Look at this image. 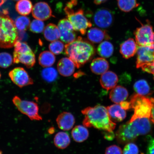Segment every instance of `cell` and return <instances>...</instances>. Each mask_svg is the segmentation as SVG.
Listing matches in <instances>:
<instances>
[{"instance_id": "7402d4cb", "label": "cell", "mask_w": 154, "mask_h": 154, "mask_svg": "<svg viewBox=\"0 0 154 154\" xmlns=\"http://www.w3.org/2000/svg\"><path fill=\"white\" fill-rule=\"evenodd\" d=\"M109 68L108 62L103 57L96 58L90 64L91 72L96 75H102L106 72Z\"/></svg>"}, {"instance_id": "7dc6e473", "label": "cell", "mask_w": 154, "mask_h": 154, "mask_svg": "<svg viewBox=\"0 0 154 154\" xmlns=\"http://www.w3.org/2000/svg\"><path fill=\"white\" fill-rule=\"evenodd\" d=\"M0 154H3L2 152L0 150Z\"/></svg>"}, {"instance_id": "ba28073f", "label": "cell", "mask_w": 154, "mask_h": 154, "mask_svg": "<svg viewBox=\"0 0 154 154\" xmlns=\"http://www.w3.org/2000/svg\"><path fill=\"white\" fill-rule=\"evenodd\" d=\"M136 42L138 46H147L154 43V32L149 21L142 24L134 32Z\"/></svg>"}, {"instance_id": "ffe728a7", "label": "cell", "mask_w": 154, "mask_h": 154, "mask_svg": "<svg viewBox=\"0 0 154 154\" xmlns=\"http://www.w3.org/2000/svg\"><path fill=\"white\" fill-rule=\"evenodd\" d=\"M87 36L90 42L95 44L101 43L104 40L110 38L106 30L96 28L90 29L88 32Z\"/></svg>"}, {"instance_id": "1f68e13d", "label": "cell", "mask_w": 154, "mask_h": 154, "mask_svg": "<svg viewBox=\"0 0 154 154\" xmlns=\"http://www.w3.org/2000/svg\"><path fill=\"white\" fill-rule=\"evenodd\" d=\"M14 24L17 29L19 32L25 31L29 27L30 21L28 17L19 16L15 19Z\"/></svg>"}, {"instance_id": "5b68a950", "label": "cell", "mask_w": 154, "mask_h": 154, "mask_svg": "<svg viewBox=\"0 0 154 154\" xmlns=\"http://www.w3.org/2000/svg\"><path fill=\"white\" fill-rule=\"evenodd\" d=\"M64 11L67 19L72 24L74 30L80 32L84 35L86 34L87 29L92 26L91 23L85 15L82 9H80L75 11L72 8L66 6Z\"/></svg>"}, {"instance_id": "9c48e42d", "label": "cell", "mask_w": 154, "mask_h": 154, "mask_svg": "<svg viewBox=\"0 0 154 154\" xmlns=\"http://www.w3.org/2000/svg\"><path fill=\"white\" fill-rule=\"evenodd\" d=\"M136 61V67L141 68L144 65L154 61V43L145 46H138Z\"/></svg>"}, {"instance_id": "8d00e7d4", "label": "cell", "mask_w": 154, "mask_h": 154, "mask_svg": "<svg viewBox=\"0 0 154 154\" xmlns=\"http://www.w3.org/2000/svg\"><path fill=\"white\" fill-rule=\"evenodd\" d=\"M139 149L137 146L132 142L126 144L123 150V154H138Z\"/></svg>"}, {"instance_id": "4fadbf2b", "label": "cell", "mask_w": 154, "mask_h": 154, "mask_svg": "<svg viewBox=\"0 0 154 154\" xmlns=\"http://www.w3.org/2000/svg\"><path fill=\"white\" fill-rule=\"evenodd\" d=\"M34 18L42 21L48 20L53 16L51 7L45 2H39L34 5L32 10Z\"/></svg>"}, {"instance_id": "ac0fdd59", "label": "cell", "mask_w": 154, "mask_h": 154, "mask_svg": "<svg viewBox=\"0 0 154 154\" xmlns=\"http://www.w3.org/2000/svg\"><path fill=\"white\" fill-rule=\"evenodd\" d=\"M118 81V77L116 74L111 71H107L102 74L100 83L102 88L108 91L115 87Z\"/></svg>"}, {"instance_id": "83f0119b", "label": "cell", "mask_w": 154, "mask_h": 154, "mask_svg": "<svg viewBox=\"0 0 154 154\" xmlns=\"http://www.w3.org/2000/svg\"><path fill=\"white\" fill-rule=\"evenodd\" d=\"M113 51L114 47L112 44L107 41L102 42L97 48L98 54L106 58L111 57L113 54Z\"/></svg>"}, {"instance_id": "d6a6232c", "label": "cell", "mask_w": 154, "mask_h": 154, "mask_svg": "<svg viewBox=\"0 0 154 154\" xmlns=\"http://www.w3.org/2000/svg\"><path fill=\"white\" fill-rule=\"evenodd\" d=\"M64 49V44L59 40L52 42L49 45L50 51L55 55L60 54L62 53Z\"/></svg>"}, {"instance_id": "f6af8a7d", "label": "cell", "mask_w": 154, "mask_h": 154, "mask_svg": "<svg viewBox=\"0 0 154 154\" xmlns=\"http://www.w3.org/2000/svg\"><path fill=\"white\" fill-rule=\"evenodd\" d=\"M7 0H0V5L1 6L3 5V4Z\"/></svg>"}, {"instance_id": "6da1fadb", "label": "cell", "mask_w": 154, "mask_h": 154, "mask_svg": "<svg viewBox=\"0 0 154 154\" xmlns=\"http://www.w3.org/2000/svg\"><path fill=\"white\" fill-rule=\"evenodd\" d=\"M82 112L85 116L83 124L87 128H93L100 130L111 132L115 129L116 124L111 120L107 108L97 105L88 107Z\"/></svg>"}, {"instance_id": "52a82bcc", "label": "cell", "mask_w": 154, "mask_h": 154, "mask_svg": "<svg viewBox=\"0 0 154 154\" xmlns=\"http://www.w3.org/2000/svg\"><path fill=\"white\" fill-rule=\"evenodd\" d=\"M139 136L137 128L133 122L130 121L120 125L115 134L117 141L121 144L134 142Z\"/></svg>"}, {"instance_id": "30bf717a", "label": "cell", "mask_w": 154, "mask_h": 154, "mask_svg": "<svg viewBox=\"0 0 154 154\" xmlns=\"http://www.w3.org/2000/svg\"><path fill=\"white\" fill-rule=\"evenodd\" d=\"M60 38L63 42L68 44L76 40V35L71 23L67 19H61L58 24Z\"/></svg>"}, {"instance_id": "4316f807", "label": "cell", "mask_w": 154, "mask_h": 154, "mask_svg": "<svg viewBox=\"0 0 154 154\" xmlns=\"http://www.w3.org/2000/svg\"><path fill=\"white\" fill-rule=\"evenodd\" d=\"M55 55L51 52L44 51L40 54L38 57V62L41 66L44 67L52 66L55 62Z\"/></svg>"}, {"instance_id": "d6986e66", "label": "cell", "mask_w": 154, "mask_h": 154, "mask_svg": "<svg viewBox=\"0 0 154 154\" xmlns=\"http://www.w3.org/2000/svg\"><path fill=\"white\" fill-rule=\"evenodd\" d=\"M109 118L112 122H118L124 120L126 117V111L120 104H116L107 107Z\"/></svg>"}, {"instance_id": "bcb514c9", "label": "cell", "mask_w": 154, "mask_h": 154, "mask_svg": "<svg viewBox=\"0 0 154 154\" xmlns=\"http://www.w3.org/2000/svg\"><path fill=\"white\" fill-rule=\"evenodd\" d=\"M150 64H151L152 66L153 67V68L154 69V61L153 63H150Z\"/></svg>"}, {"instance_id": "f35d334b", "label": "cell", "mask_w": 154, "mask_h": 154, "mask_svg": "<svg viewBox=\"0 0 154 154\" xmlns=\"http://www.w3.org/2000/svg\"><path fill=\"white\" fill-rule=\"evenodd\" d=\"M147 154H154V138L150 141L147 149Z\"/></svg>"}, {"instance_id": "603a6c76", "label": "cell", "mask_w": 154, "mask_h": 154, "mask_svg": "<svg viewBox=\"0 0 154 154\" xmlns=\"http://www.w3.org/2000/svg\"><path fill=\"white\" fill-rule=\"evenodd\" d=\"M72 135L75 141L81 143L88 139L89 136V132L85 127L78 125L73 129Z\"/></svg>"}, {"instance_id": "8fae6325", "label": "cell", "mask_w": 154, "mask_h": 154, "mask_svg": "<svg viewBox=\"0 0 154 154\" xmlns=\"http://www.w3.org/2000/svg\"><path fill=\"white\" fill-rule=\"evenodd\" d=\"M114 17L109 9L105 8L98 9L94 14L93 21L96 26L101 28H107L113 23Z\"/></svg>"}, {"instance_id": "8992f818", "label": "cell", "mask_w": 154, "mask_h": 154, "mask_svg": "<svg viewBox=\"0 0 154 154\" xmlns=\"http://www.w3.org/2000/svg\"><path fill=\"white\" fill-rule=\"evenodd\" d=\"M12 102L18 111L26 115L31 120H42V117L38 113L39 107L37 103L33 101L23 100L17 96L13 97Z\"/></svg>"}, {"instance_id": "f546056e", "label": "cell", "mask_w": 154, "mask_h": 154, "mask_svg": "<svg viewBox=\"0 0 154 154\" xmlns=\"http://www.w3.org/2000/svg\"><path fill=\"white\" fill-rule=\"evenodd\" d=\"M119 9L125 12H129L137 7L139 4L137 0H117Z\"/></svg>"}, {"instance_id": "e0dca14e", "label": "cell", "mask_w": 154, "mask_h": 154, "mask_svg": "<svg viewBox=\"0 0 154 154\" xmlns=\"http://www.w3.org/2000/svg\"><path fill=\"white\" fill-rule=\"evenodd\" d=\"M75 65L69 58L64 57L61 59L58 63L57 70L61 75L68 77L72 75L74 72Z\"/></svg>"}, {"instance_id": "60d3db41", "label": "cell", "mask_w": 154, "mask_h": 154, "mask_svg": "<svg viewBox=\"0 0 154 154\" xmlns=\"http://www.w3.org/2000/svg\"><path fill=\"white\" fill-rule=\"evenodd\" d=\"M119 104H120L121 107L125 110H128V109H131L130 102L124 101L121 102Z\"/></svg>"}, {"instance_id": "7c38bea8", "label": "cell", "mask_w": 154, "mask_h": 154, "mask_svg": "<svg viewBox=\"0 0 154 154\" xmlns=\"http://www.w3.org/2000/svg\"><path fill=\"white\" fill-rule=\"evenodd\" d=\"M9 75L12 81L20 88L33 84V81L24 68L17 67L9 72Z\"/></svg>"}, {"instance_id": "c3c4849f", "label": "cell", "mask_w": 154, "mask_h": 154, "mask_svg": "<svg viewBox=\"0 0 154 154\" xmlns=\"http://www.w3.org/2000/svg\"><path fill=\"white\" fill-rule=\"evenodd\" d=\"M13 1H19V0H13Z\"/></svg>"}, {"instance_id": "681fc988", "label": "cell", "mask_w": 154, "mask_h": 154, "mask_svg": "<svg viewBox=\"0 0 154 154\" xmlns=\"http://www.w3.org/2000/svg\"><path fill=\"white\" fill-rule=\"evenodd\" d=\"M1 73H0V79H1Z\"/></svg>"}, {"instance_id": "2e32d148", "label": "cell", "mask_w": 154, "mask_h": 154, "mask_svg": "<svg viewBox=\"0 0 154 154\" xmlns=\"http://www.w3.org/2000/svg\"><path fill=\"white\" fill-rule=\"evenodd\" d=\"M137 45L133 38H128L121 44L120 53L125 59H129L134 57L137 52Z\"/></svg>"}, {"instance_id": "d4e9b609", "label": "cell", "mask_w": 154, "mask_h": 154, "mask_svg": "<svg viewBox=\"0 0 154 154\" xmlns=\"http://www.w3.org/2000/svg\"><path fill=\"white\" fill-rule=\"evenodd\" d=\"M54 143L58 149H66L70 143V138L68 134L63 132L58 133L54 138Z\"/></svg>"}, {"instance_id": "44dd1931", "label": "cell", "mask_w": 154, "mask_h": 154, "mask_svg": "<svg viewBox=\"0 0 154 154\" xmlns=\"http://www.w3.org/2000/svg\"><path fill=\"white\" fill-rule=\"evenodd\" d=\"M128 96V91L126 88L122 86H118L111 90L109 97L113 103L119 104L127 99Z\"/></svg>"}, {"instance_id": "e575fe53", "label": "cell", "mask_w": 154, "mask_h": 154, "mask_svg": "<svg viewBox=\"0 0 154 154\" xmlns=\"http://www.w3.org/2000/svg\"><path fill=\"white\" fill-rule=\"evenodd\" d=\"M13 60L12 56L7 53H0V67L6 68L12 64Z\"/></svg>"}, {"instance_id": "9a60e30c", "label": "cell", "mask_w": 154, "mask_h": 154, "mask_svg": "<svg viewBox=\"0 0 154 154\" xmlns=\"http://www.w3.org/2000/svg\"><path fill=\"white\" fill-rule=\"evenodd\" d=\"M56 121L60 129L63 131H68L74 126L75 119L71 113L64 112L58 116Z\"/></svg>"}, {"instance_id": "ee69618b", "label": "cell", "mask_w": 154, "mask_h": 154, "mask_svg": "<svg viewBox=\"0 0 154 154\" xmlns=\"http://www.w3.org/2000/svg\"><path fill=\"white\" fill-rule=\"evenodd\" d=\"M55 130L54 128H50L49 130V133L51 134H52L54 132Z\"/></svg>"}, {"instance_id": "7bdbcfd3", "label": "cell", "mask_w": 154, "mask_h": 154, "mask_svg": "<svg viewBox=\"0 0 154 154\" xmlns=\"http://www.w3.org/2000/svg\"><path fill=\"white\" fill-rule=\"evenodd\" d=\"M107 0H94V3L96 5H100L105 2Z\"/></svg>"}, {"instance_id": "5bb4252c", "label": "cell", "mask_w": 154, "mask_h": 154, "mask_svg": "<svg viewBox=\"0 0 154 154\" xmlns=\"http://www.w3.org/2000/svg\"><path fill=\"white\" fill-rule=\"evenodd\" d=\"M13 61L15 63H22L28 68H32L36 62L35 57L33 51L19 53L14 51Z\"/></svg>"}, {"instance_id": "277c9868", "label": "cell", "mask_w": 154, "mask_h": 154, "mask_svg": "<svg viewBox=\"0 0 154 154\" xmlns=\"http://www.w3.org/2000/svg\"><path fill=\"white\" fill-rule=\"evenodd\" d=\"M130 102L131 109L134 110V114L130 122L139 118H150L152 108L154 105V98L136 94L131 97Z\"/></svg>"}, {"instance_id": "836d02e7", "label": "cell", "mask_w": 154, "mask_h": 154, "mask_svg": "<svg viewBox=\"0 0 154 154\" xmlns=\"http://www.w3.org/2000/svg\"><path fill=\"white\" fill-rule=\"evenodd\" d=\"M45 25L43 21L35 19L31 23L30 30L32 32L36 33H41L44 31Z\"/></svg>"}, {"instance_id": "7a4b0ae2", "label": "cell", "mask_w": 154, "mask_h": 154, "mask_svg": "<svg viewBox=\"0 0 154 154\" xmlns=\"http://www.w3.org/2000/svg\"><path fill=\"white\" fill-rule=\"evenodd\" d=\"M65 51L79 68L91 60L95 55L96 50L90 42L79 36L74 41L65 45Z\"/></svg>"}, {"instance_id": "74e56055", "label": "cell", "mask_w": 154, "mask_h": 154, "mask_svg": "<svg viewBox=\"0 0 154 154\" xmlns=\"http://www.w3.org/2000/svg\"><path fill=\"white\" fill-rule=\"evenodd\" d=\"M105 154H122L121 148L116 145L109 146L106 149Z\"/></svg>"}, {"instance_id": "f907efd6", "label": "cell", "mask_w": 154, "mask_h": 154, "mask_svg": "<svg viewBox=\"0 0 154 154\" xmlns=\"http://www.w3.org/2000/svg\"><path fill=\"white\" fill-rule=\"evenodd\" d=\"M1 5H0V7H1Z\"/></svg>"}, {"instance_id": "cb8c5ba5", "label": "cell", "mask_w": 154, "mask_h": 154, "mask_svg": "<svg viewBox=\"0 0 154 154\" xmlns=\"http://www.w3.org/2000/svg\"><path fill=\"white\" fill-rule=\"evenodd\" d=\"M44 35L48 41L53 42L57 40L60 38L58 27L53 23L48 24L44 28Z\"/></svg>"}, {"instance_id": "ab89813d", "label": "cell", "mask_w": 154, "mask_h": 154, "mask_svg": "<svg viewBox=\"0 0 154 154\" xmlns=\"http://www.w3.org/2000/svg\"><path fill=\"white\" fill-rule=\"evenodd\" d=\"M104 134V137L106 140H111L114 139L115 137V135L113 131L109 132L106 131Z\"/></svg>"}, {"instance_id": "b9f144b4", "label": "cell", "mask_w": 154, "mask_h": 154, "mask_svg": "<svg viewBox=\"0 0 154 154\" xmlns=\"http://www.w3.org/2000/svg\"><path fill=\"white\" fill-rule=\"evenodd\" d=\"M150 120L154 124V105L152 108L151 117H150Z\"/></svg>"}, {"instance_id": "f1b7e54d", "label": "cell", "mask_w": 154, "mask_h": 154, "mask_svg": "<svg viewBox=\"0 0 154 154\" xmlns=\"http://www.w3.org/2000/svg\"><path fill=\"white\" fill-rule=\"evenodd\" d=\"M134 90L137 94L142 96L149 95L151 92L150 86L148 82L144 80H140L135 83Z\"/></svg>"}, {"instance_id": "484cf974", "label": "cell", "mask_w": 154, "mask_h": 154, "mask_svg": "<svg viewBox=\"0 0 154 154\" xmlns=\"http://www.w3.org/2000/svg\"><path fill=\"white\" fill-rule=\"evenodd\" d=\"M32 8L33 6L30 0H19L15 5L17 12L22 16L29 14L32 11Z\"/></svg>"}, {"instance_id": "3957f363", "label": "cell", "mask_w": 154, "mask_h": 154, "mask_svg": "<svg viewBox=\"0 0 154 154\" xmlns=\"http://www.w3.org/2000/svg\"><path fill=\"white\" fill-rule=\"evenodd\" d=\"M7 15L0 14V48H3L13 47L18 38L14 22Z\"/></svg>"}, {"instance_id": "4dcf8cb0", "label": "cell", "mask_w": 154, "mask_h": 154, "mask_svg": "<svg viewBox=\"0 0 154 154\" xmlns=\"http://www.w3.org/2000/svg\"><path fill=\"white\" fill-rule=\"evenodd\" d=\"M43 79L48 82H51L57 79L58 76L57 70L52 67H46L41 72Z\"/></svg>"}, {"instance_id": "d590c367", "label": "cell", "mask_w": 154, "mask_h": 154, "mask_svg": "<svg viewBox=\"0 0 154 154\" xmlns=\"http://www.w3.org/2000/svg\"><path fill=\"white\" fill-rule=\"evenodd\" d=\"M14 51L19 53L29 52L32 51L27 44L17 40L14 45Z\"/></svg>"}]
</instances>
